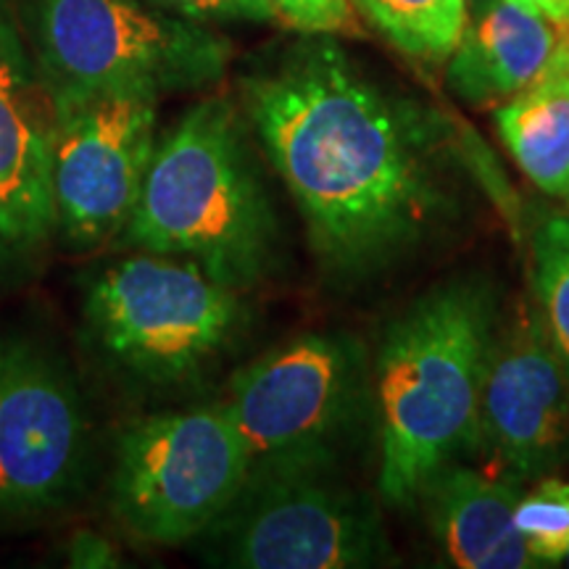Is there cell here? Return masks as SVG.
Here are the masks:
<instances>
[{"instance_id": "obj_8", "label": "cell", "mask_w": 569, "mask_h": 569, "mask_svg": "<svg viewBox=\"0 0 569 569\" xmlns=\"http://www.w3.org/2000/svg\"><path fill=\"white\" fill-rule=\"evenodd\" d=\"M367 401V356L343 332H309L240 369L224 401L251 467L336 459Z\"/></svg>"}, {"instance_id": "obj_4", "label": "cell", "mask_w": 569, "mask_h": 569, "mask_svg": "<svg viewBox=\"0 0 569 569\" xmlns=\"http://www.w3.org/2000/svg\"><path fill=\"white\" fill-rule=\"evenodd\" d=\"M24 30L56 103L203 90L224 77L230 42L201 21L140 0H27Z\"/></svg>"}, {"instance_id": "obj_19", "label": "cell", "mask_w": 569, "mask_h": 569, "mask_svg": "<svg viewBox=\"0 0 569 569\" xmlns=\"http://www.w3.org/2000/svg\"><path fill=\"white\" fill-rule=\"evenodd\" d=\"M274 21L301 34L356 38L361 34L353 0H267Z\"/></svg>"}, {"instance_id": "obj_10", "label": "cell", "mask_w": 569, "mask_h": 569, "mask_svg": "<svg viewBox=\"0 0 569 569\" xmlns=\"http://www.w3.org/2000/svg\"><path fill=\"white\" fill-rule=\"evenodd\" d=\"M159 98L98 96L59 103L53 148L56 234L74 248L117 240L156 151Z\"/></svg>"}, {"instance_id": "obj_7", "label": "cell", "mask_w": 569, "mask_h": 569, "mask_svg": "<svg viewBox=\"0 0 569 569\" xmlns=\"http://www.w3.org/2000/svg\"><path fill=\"white\" fill-rule=\"evenodd\" d=\"M84 315L119 365L174 382L222 351L238 325V293L182 256L134 251L92 282Z\"/></svg>"}, {"instance_id": "obj_3", "label": "cell", "mask_w": 569, "mask_h": 569, "mask_svg": "<svg viewBox=\"0 0 569 569\" xmlns=\"http://www.w3.org/2000/svg\"><path fill=\"white\" fill-rule=\"evenodd\" d=\"M119 243L182 256L206 274L246 290L269 274L277 217L238 111L203 98L156 142L140 198Z\"/></svg>"}, {"instance_id": "obj_6", "label": "cell", "mask_w": 569, "mask_h": 569, "mask_svg": "<svg viewBox=\"0 0 569 569\" xmlns=\"http://www.w3.org/2000/svg\"><path fill=\"white\" fill-rule=\"evenodd\" d=\"M248 469L246 443L224 403L156 415L119 438L111 503L134 538L180 546L224 515Z\"/></svg>"}, {"instance_id": "obj_14", "label": "cell", "mask_w": 569, "mask_h": 569, "mask_svg": "<svg viewBox=\"0 0 569 569\" xmlns=\"http://www.w3.org/2000/svg\"><path fill=\"white\" fill-rule=\"evenodd\" d=\"M557 46V24L511 0H480L446 61L461 101L498 109L538 80Z\"/></svg>"}, {"instance_id": "obj_2", "label": "cell", "mask_w": 569, "mask_h": 569, "mask_svg": "<svg viewBox=\"0 0 569 569\" xmlns=\"http://www.w3.org/2000/svg\"><path fill=\"white\" fill-rule=\"evenodd\" d=\"M496 332L490 290L451 282L386 332L375 367L377 493L407 509L440 467L480 443V396Z\"/></svg>"}, {"instance_id": "obj_12", "label": "cell", "mask_w": 569, "mask_h": 569, "mask_svg": "<svg viewBox=\"0 0 569 569\" xmlns=\"http://www.w3.org/2000/svg\"><path fill=\"white\" fill-rule=\"evenodd\" d=\"M480 446L522 482L567 459L569 377L538 303L496 327L480 396Z\"/></svg>"}, {"instance_id": "obj_24", "label": "cell", "mask_w": 569, "mask_h": 569, "mask_svg": "<svg viewBox=\"0 0 569 569\" xmlns=\"http://www.w3.org/2000/svg\"><path fill=\"white\" fill-rule=\"evenodd\" d=\"M511 3H519V0H511Z\"/></svg>"}, {"instance_id": "obj_16", "label": "cell", "mask_w": 569, "mask_h": 569, "mask_svg": "<svg viewBox=\"0 0 569 569\" xmlns=\"http://www.w3.org/2000/svg\"><path fill=\"white\" fill-rule=\"evenodd\" d=\"M390 46L427 63H443L465 30V0H353Z\"/></svg>"}, {"instance_id": "obj_5", "label": "cell", "mask_w": 569, "mask_h": 569, "mask_svg": "<svg viewBox=\"0 0 569 569\" xmlns=\"http://www.w3.org/2000/svg\"><path fill=\"white\" fill-rule=\"evenodd\" d=\"M201 538L206 561L240 569H356L393 559L377 501L340 478L336 459L251 467Z\"/></svg>"}, {"instance_id": "obj_13", "label": "cell", "mask_w": 569, "mask_h": 569, "mask_svg": "<svg viewBox=\"0 0 569 569\" xmlns=\"http://www.w3.org/2000/svg\"><path fill=\"white\" fill-rule=\"evenodd\" d=\"M522 480L493 478L448 461L425 482L427 522L448 565L461 569H532L540 567L517 530L515 509Z\"/></svg>"}, {"instance_id": "obj_15", "label": "cell", "mask_w": 569, "mask_h": 569, "mask_svg": "<svg viewBox=\"0 0 569 569\" xmlns=\"http://www.w3.org/2000/svg\"><path fill=\"white\" fill-rule=\"evenodd\" d=\"M496 130L525 177L546 196L569 201V24L540 77L496 109Z\"/></svg>"}, {"instance_id": "obj_18", "label": "cell", "mask_w": 569, "mask_h": 569, "mask_svg": "<svg viewBox=\"0 0 569 569\" xmlns=\"http://www.w3.org/2000/svg\"><path fill=\"white\" fill-rule=\"evenodd\" d=\"M517 530L540 567H557L569 549V480L543 478L517 501Z\"/></svg>"}, {"instance_id": "obj_17", "label": "cell", "mask_w": 569, "mask_h": 569, "mask_svg": "<svg viewBox=\"0 0 569 569\" xmlns=\"http://www.w3.org/2000/svg\"><path fill=\"white\" fill-rule=\"evenodd\" d=\"M532 290L569 377V213H549L532 232Z\"/></svg>"}, {"instance_id": "obj_23", "label": "cell", "mask_w": 569, "mask_h": 569, "mask_svg": "<svg viewBox=\"0 0 569 569\" xmlns=\"http://www.w3.org/2000/svg\"><path fill=\"white\" fill-rule=\"evenodd\" d=\"M565 565L569 567V549H567V553H565Z\"/></svg>"}, {"instance_id": "obj_11", "label": "cell", "mask_w": 569, "mask_h": 569, "mask_svg": "<svg viewBox=\"0 0 569 569\" xmlns=\"http://www.w3.org/2000/svg\"><path fill=\"white\" fill-rule=\"evenodd\" d=\"M56 92L24 21L0 0V277L40 264L56 238Z\"/></svg>"}, {"instance_id": "obj_9", "label": "cell", "mask_w": 569, "mask_h": 569, "mask_svg": "<svg viewBox=\"0 0 569 569\" xmlns=\"http://www.w3.org/2000/svg\"><path fill=\"white\" fill-rule=\"evenodd\" d=\"M90 427L61 361L30 340L0 343V517L61 509L80 488Z\"/></svg>"}, {"instance_id": "obj_21", "label": "cell", "mask_w": 569, "mask_h": 569, "mask_svg": "<svg viewBox=\"0 0 569 569\" xmlns=\"http://www.w3.org/2000/svg\"><path fill=\"white\" fill-rule=\"evenodd\" d=\"M69 567H84V569H101V567H119V553L113 549L111 540L92 530H82L71 538L69 543Z\"/></svg>"}, {"instance_id": "obj_22", "label": "cell", "mask_w": 569, "mask_h": 569, "mask_svg": "<svg viewBox=\"0 0 569 569\" xmlns=\"http://www.w3.org/2000/svg\"><path fill=\"white\" fill-rule=\"evenodd\" d=\"M519 6L540 13L543 19H549L551 24H569V0H519Z\"/></svg>"}, {"instance_id": "obj_1", "label": "cell", "mask_w": 569, "mask_h": 569, "mask_svg": "<svg viewBox=\"0 0 569 569\" xmlns=\"http://www.w3.org/2000/svg\"><path fill=\"white\" fill-rule=\"evenodd\" d=\"M240 96L330 274L382 272L457 213L459 132L380 88L330 34L246 74Z\"/></svg>"}, {"instance_id": "obj_20", "label": "cell", "mask_w": 569, "mask_h": 569, "mask_svg": "<svg viewBox=\"0 0 569 569\" xmlns=\"http://www.w3.org/2000/svg\"><path fill=\"white\" fill-rule=\"evenodd\" d=\"M174 17L193 21H274L267 0H151Z\"/></svg>"}]
</instances>
